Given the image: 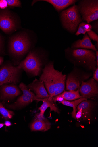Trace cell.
I'll return each mask as SVG.
<instances>
[{
  "label": "cell",
  "mask_w": 98,
  "mask_h": 147,
  "mask_svg": "<svg viewBox=\"0 0 98 147\" xmlns=\"http://www.w3.org/2000/svg\"><path fill=\"white\" fill-rule=\"evenodd\" d=\"M30 32L24 30L13 35L9 42V51L14 65H19L34 48V43Z\"/></svg>",
  "instance_id": "obj_1"
},
{
  "label": "cell",
  "mask_w": 98,
  "mask_h": 147,
  "mask_svg": "<svg viewBox=\"0 0 98 147\" xmlns=\"http://www.w3.org/2000/svg\"><path fill=\"white\" fill-rule=\"evenodd\" d=\"M66 78L62 71L54 69V62L51 61L45 65L39 80L44 82L49 97L52 98L65 90Z\"/></svg>",
  "instance_id": "obj_2"
},
{
  "label": "cell",
  "mask_w": 98,
  "mask_h": 147,
  "mask_svg": "<svg viewBox=\"0 0 98 147\" xmlns=\"http://www.w3.org/2000/svg\"><path fill=\"white\" fill-rule=\"evenodd\" d=\"M66 58L75 67L93 72L98 67L95 51L87 49H73L69 47L65 50Z\"/></svg>",
  "instance_id": "obj_3"
},
{
  "label": "cell",
  "mask_w": 98,
  "mask_h": 147,
  "mask_svg": "<svg viewBox=\"0 0 98 147\" xmlns=\"http://www.w3.org/2000/svg\"><path fill=\"white\" fill-rule=\"evenodd\" d=\"M48 62L47 53L44 50L33 48L18 65L28 76H40Z\"/></svg>",
  "instance_id": "obj_4"
},
{
  "label": "cell",
  "mask_w": 98,
  "mask_h": 147,
  "mask_svg": "<svg viewBox=\"0 0 98 147\" xmlns=\"http://www.w3.org/2000/svg\"><path fill=\"white\" fill-rule=\"evenodd\" d=\"M60 19L63 28L72 34L77 31L82 21L78 6L75 5L63 11L61 13Z\"/></svg>",
  "instance_id": "obj_5"
},
{
  "label": "cell",
  "mask_w": 98,
  "mask_h": 147,
  "mask_svg": "<svg viewBox=\"0 0 98 147\" xmlns=\"http://www.w3.org/2000/svg\"><path fill=\"white\" fill-rule=\"evenodd\" d=\"M21 21L18 15L7 9L0 10V29L10 34L21 28Z\"/></svg>",
  "instance_id": "obj_6"
},
{
  "label": "cell",
  "mask_w": 98,
  "mask_h": 147,
  "mask_svg": "<svg viewBox=\"0 0 98 147\" xmlns=\"http://www.w3.org/2000/svg\"><path fill=\"white\" fill-rule=\"evenodd\" d=\"M23 70L18 65L9 63L0 68V86L3 84H17L20 82Z\"/></svg>",
  "instance_id": "obj_7"
},
{
  "label": "cell",
  "mask_w": 98,
  "mask_h": 147,
  "mask_svg": "<svg viewBox=\"0 0 98 147\" xmlns=\"http://www.w3.org/2000/svg\"><path fill=\"white\" fill-rule=\"evenodd\" d=\"M93 76L92 72L75 67L67 76L66 81V90L76 91L79 89L82 82H85Z\"/></svg>",
  "instance_id": "obj_8"
},
{
  "label": "cell",
  "mask_w": 98,
  "mask_h": 147,
  "mask_svg": "<svg viewBox=\"0 0 98 147\" xmlns=\"http://www.w3.org/2000/svg\"><path fill=\"white\" fill-rule=\"evenodd\" d=\"M77 6L82 20L89 24L98 20V0H82Z\"/></svg>",
  "instance_id": "obj_9"
},
{
  "label": "cell",
  "mask_w": 98,
  "mask_h": 147,
  "mask_svg": "<svg viewBox=\"0 0 98 147\" xmlns=\"http://www.w3.org/2000/svg\"><path fill=\"white\" fill-rule=\"evenodd\" d=\"M19 88L23 94L19 97L16 101L11 104L2 103L6 108L12 110L21 109L30 104L34 101L37 100L34 93L28 88L27 86L23 83H20Z\"/></svg>",
  "instance_id": "obj_10"
},
{
  "label": "cell",
  "mask_w": 98,
  "mask_h": 147,
  "mask_svg": "<svg viewBox=\"0 0 98 147\" xmlns=\"http://www.w3.org/2000/svg\"><path fill=\"white\" fill-rule=\"evenodd\" d=\"M80 96L87 99L97 97L98 94V82L92 78L82 82L79 89Z\"/></svg>",
  "instance_id": "obj_11"
},
{
  "label": "cell",
  "mask_w": 98,
  "mask_h": 147,
  "mask_svg": "<svg viewBox=\"0 0 98 147\" xmlns=\"http://www.w3.org/2000/svg\"><path fill=\"white\" fill-rule=\"evenodd\" d=\"M17 84H3L0 86V100L3 102L12 100L22 94L21 89Z\"/></svg>",
  "instance_id": "obj_12"
},
{
  "label": "cell",
  "mask_w": 98,
  "mask_h": 147,
  "mask_svg": "<svg viewBox=\"0 0 98 147\" xmlns=\"http://www.w3.org/2000/svg\"><path fill=\"white\" fill-rule=\"evenodd\" d=\"M27 87L29 90L34 93L37 102L39 99L49 97L44 82L39 79H35L32 83L27 86Z\"/></svg>",
  "instance_id": "obj_13"
},
{
  "label": "cell",
  "mask_w": 98,
  "mask_h": 147,
  "mask_svg": "<svg viewBox=\"0 0 98 147\" xmlns=\"http://www.w3.org/2000/svg\"><path fill=\"white\" fill-rule=\"evenodd\" d=\"M71 48L73 49H90L95 51H97L95 46L92 44L87 33L84 35L82 39H78L73 43Z\"/></svg>",
  "instance_id": "obj_14"
},
{
  "label": "cell",
  "mask_w": 98,
  "mask_h": 147,
  "mask_svg": "<svg viewBox=\"0 0 98 147\" xmlns=\"http://www.w3.org/2000/svg\"><path fill=\"white\" fill-rule=\"evenodd\" d=\"M40 101H43V104L38 109L40 111L38 117L39 118H43L44 117V114L47 109L49 107L50 108V111H54L55 113H57L59 114L60 111L58 108L54 104L53 100L52 97L49 98L43 99L39 100L37 102Z\"/></svg>",
  "instance_id": "obj_15"
},
{
  "label": "cell",
  "mask_w": 98,
  "mask_h": 147,
  "mask_svg": "<svg viewBox=\"0 0 98 147\" xmlns=\"http://www.w3.org/2000/svg\"><path fill=\"white\" fill-rule=\"evenodd\" d=\"M43 1L48 2L51 4L56 10L58 12L63 10L70 5L74 4L77 1L75 0H43V1H34L32 3L33 5L36 2Z\"/></svg>",
  "instance_id": "obj_16"
},
{
  "label": "cell",
  "mask_w": 98,
  "mask_h": 147,
  "mask_svg": "<svg viewBox=\"0 0 98 147\" xmlns=\"http://www.w3.org/2000/svg\"><path fill=\"white\" fill-rule=\"evenodd\" d=\"M96 104V102L92 100H83L77 106L76 111L81 110L83 115L82 119L84 120L87 119L90 117L91 112Z\"/></svg>",
  "instance_id": "obj_17"
},
{
  "label": "cell",
  "mask_w": 98,
  "mask_h": 147,
  "mask_svg": "<svg viewBox=\"0 0 98 147\" xmlns=\"http://www.w3.org/2000/svg\"><path fill=\"white\" fill-rule=\"evenodd\" d=\"M51 124L47 119L44 117L36 119L30 125L32 131H41L45 132L51 128Z\"/></svg>",
  "instance_id": "obj_18"
},
{
  "label": "cell",
  "mask_w": 98,
  "mask_h": 147,
  "mask_svg": "<svg viewBox=\"0 0 98 147\" xmlns=\"http://www.w3.org/2000/svg\"><path fill=\"white\" fill-rule=\"evenodd\" d=\"M79 89L76 91L64 90L61 94L57 96L62 98L64 100L68 101L75 100L82 98L80 94Z\"/></svg>",
  "instance_id": "obj_19"
},
{
  "label": "cell",
  "mask_w": 98,
  "mask_h": 147,
  "mask_svg": "<svg viewBox=\"0 0 98 147\" xmlns=\"http://www.w3.org/2000/svg\"><path fill=\"white\" fill-rule=\"evenodd\" d=\"M87 98H82L80 99L74 100L72 101H70L64 100L62 102H59L64 105L71 107L73 108V110L72 113V116L73 118L76 119V108L78 105L83 100H87Z\"/></svg>",
  "instance_id": "obj_20"
},
{
  "label": "cell",
  "mask_w": 98,
  "mask_h": 147,
  "mask_svg": "<svg viewBox=\"0 0 98 147\" xmlns=\"http://www.w3.org/2000/svg\"><path fill=\"white\" fill-rule=\"evenodd\" d=\"M0 114L6 120L12 118L14 115V112L5 108L3 104L0 102Z\"/></svg>",
  "instance_id": "obj_21"
},
{
  "label": "cell",
  "mask_w": 98,
  "mask_h": 147,
  "mask_svg": "<svg viewBox=\"0 0 98 147\" xmlns=\"http://www.w3.org/2000/svg\"><path fill=\"white\" fill-rule=\"evenodd\" d=\"M8 7L11 8L15 7H21L22 3L19 0H6Z\"/></svg>",
  "instance_id": "obj_22"
},
{
  "label": "cell",
  "mask_w": 98,
  "mask_h": 147,
  "mask_svg": "<svg viewBox=\"0 0 98 147\" xmlns=\"http://www.w3.org/2000/svg\"><path fill=\"white\" fill-rule=\"evenodd\" d=\"M86 23L81 22L78 26V30L75 34V35L78 36L81 34L85 35L87 32L85 28V25Z\"/></svg>",
  "instance_id": "obj_23"
},
{
  "label": "cell",
  "mask_w": 98,
  "mask_h": 147,
  "mask_svg": "<svg viewBox=\"0 0 98 147\" xmlns=\"http://www.w3.org/2000/svg\"><path fill=\"white\" fill-rule=\"evenodd\" d=\"M87 32L90 39L93 40L97 43H98V36L94 32L91 30Z\"/></svg>",
  "instance_id": "obj_24"
},
{
  "label": "cell",
  "mask_w": 98,
  "mask_h": 147,
  "mask_svg": "<svg viewBox=\"0 0 98 147\" xmlns=\"http://www.w3.org/2000/svg\"><path fill=\"white\" fill-rule=\"evenodd\" d=\"M7 7L8 4L6 0H0V8L4 9Z\"/></svg>",
  "instance_id": "obj_25"
},
{
  "label": "cell",
  "mask_w": 98,
  "mask_h": 147,
  "mask_svg": "<svg viewBox=\"0 0 98 147\" xmlns=\"http://www.w3.org/2000/svg\"><path fill=\"white\" fill-rule=\"evenodd\" d=\"M92 27V30H93L98 34V20L94 21L91 25Z\"/></svg>",
  "instance_id": "obj_26"
},
{
  "label": "cell",
  "mask_w": 98,
  "mask_h": 147,
  "mask_svg": "<svg viewBox=\"0 0 98 147\" xmlns=\"http://www.w3.org/2000/svg\"><path fill=\"white\" fill-rule=\"evenodd\" d=\"M52 98L54 103H55L57 101H58L59 102H62L64 100L62 98L59 97L58 96H54L52 97Z\"/></svg>",
  "instance_id": "obj_27"
},
{
  "label": "cell",
  "mask_w": 98,
  "mask_h": 147,
  "mask_svg": "<svg viewBox=\"0 0 98 147\" xmlns=\"http://www.w3.org/2000/svg\"><path fill=\"white\" fill-rule=\"evenodd\" d=\"M93 72V78L97 82H98V67H97L96 69Z\"/></svg>",
  "instance_id": "obj_28"
},
{
  "label": "cell",
  "mask_w": 98,
  "mask_h": 147,
  "mask_svg": "<svg viewBox=\"0 0 98 147\" xmlns=\"http://www.w3.org/2000/svg\"><path fill=\"white\" fill-rule=\"evenodd\" d=\"M77 111L78 112L76 115V119H82L83 115L81 110H79Z\"/></svg>",
  "instance_id": "obj_29"
},
{
  "label": "cell",
  "mask_w": 98,
  "mask_h": 147,
  "mask_svg": "<svg viewBox=\"0 0 98 147\" xmlns=\"http://www.w3.org/2000/svg\"><path fill=\"white\" fill-rule=\"evenodd\" d=\"M85 28L87 32L92 30V27L91 24L86 23L85 25Z\"/></svg>",
  "instance_id": "obj_30"
},
{
  "label": "cell",
  "mask_w": 98,
  "mask_h": 147,
  "mask_svg": "<svg viewBox=\"0 0 98 147\" xmlns=\"http://www.w3.org/2000/svg\"><path fill=\"white\" fill-rule=\"evenodd\" d=\"M3 47V41L2 37L0 35V52L2 51Z\"/></svg>",
  "instance_id": "obj_31"
},
{
  "label": "cell",
  "mask_w": 98,
  "mask_h": 147,
  "mask_svg": "<svg viewBox=\"0 0 98 147\" xmlns=\"http://www.w3.org/2000/svg\"><path fill=\"white\" fill-rule=\"evenodd\" d=\"M5 125L7 127H10L12 125V124L9 121H7L5 122Z\"/></svg>",
  "instance_id": "obj_32"
},
{
  "label": "cell",
  "mask_w": 98,
  "mask_h": 147,
  "mask_svg": "<svg viewBox=\"0 0 98 147\" xmlns=\"http://www.w3.org/2000/svg\"><path fill=\"white\" fill-rule=\"evenodd\" d=\"M4 62V58L3 57L0 56V66L3 64Z\"/></svg>",
  "instance_id": "obj_33"
},
{
  "label": "cell",
  "mask_w": 98,
  "mask_h": 147,
  "mask_svg": "<svg viewBox=\"0 0 98 147\" xmlns=\"http://www.w3.org/2000/svg\"><path fill=\"white\" fill-rule=\"evenodd\" d=\"M95 56L97 63L98 64V51H95Z\"/></svg>",
  "instance_id": "obj_34"
},
{
  "label": "cell",
  "mask_w": 98,
  "mask_h": 147,
  "mask_svg": "<svg viewBox=\"0 0 98 147\" xmlns=\"http://www.w3.org/2000/svg\"><path fill=\"white\" fill-rule=\"evenodd\" d=\"M5 125V124L3 123H0V129L2 128Z\"/></svg>",
  "instance_id": "obj_35"
}]
</instances>
